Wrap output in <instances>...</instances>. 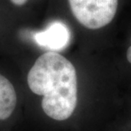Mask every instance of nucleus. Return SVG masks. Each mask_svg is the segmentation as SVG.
I'll use <instances>...</instances> for the list:
<instances>
[{"instance_id": "nucleus-6", "label": "nucleus", "mask_w": 131, "mask_h": 131, "mask_svg": "<svg viewBox=\"0 0 131 131\" xmlns=\"http://www.w3.org/2000/svg\"><path fill=\"white\" fill-rule=\"evenodd\" d=\"M127 59L129 61V63H131V46L128 49V51H127Z\"/></svg>"}, {"instance_id": "nucleus-3", "label": "nucleus", "mask_w": 131, "mask_h": 131, "mask_svg": "<svg viewBox=\"0 0 131 131\" xmlns=\"http://www.w3.org/2000/svg\"><path fill=\"white\" fill-rule=\"evenodd\" d=\"M70 38L69 29L61 21L51 23L46 30L36 32L34 35V39L38 45L54 52L65 49L69 43Z\"/></svg>"}, {"instance_id": "nucleus-2", "label": "nucleus", "mask_w": 131, "mask_h": 131, "mask_svg": "<svg viewBox=\"0 0 131 131\" xmlns=\"http://www.w3.org/2000/svg\"><path fill=\"white\" fill-rule=\"evenodd\" d=\"M76 20L89 29H100L111 23L118 0H68Z\"/></svg>"}, {"instance_id": "nucleus-5", "label": "nucleus", "mask_w": 131, "mask_h": 131, "mask_svg": "<svg viewBox=\"0 0 131 131\" xmlns=\"http://www.w3.org/2000/svg\"><path fill=\"white\" fill-rule=\"evenodd\" d=\"M27 0H11V2L15 5H23L27 3Z\"/></svg>"}, {"instance_id": "nucleus-4", "label": "nucleus", "mask_w": 131, "mask_h": 131, "mask_svg": "<svg viewBox=\"0 0 131 131\" xmlns=\"http://www.w3.org/2000/svg\"><path fill=\"white\" fill-rule=\"evenodd\" d=\"M16 94L12 83L0 74V120L9 118L16 106Z\"/></svg>"}, {"instance_id": "nucleus-1", "label": "nucleus", "mask_w": 131, "mask_h": 131, "mask_svg": "<svg viewBox=\"0 0 131 131\" xmlns=\"http://www.w3.org/2000/svg\"><path fill=\"white\" fill-rule=\"evenodd\" d=\"M27 83L34 94L43 95L42 108L48 117L64 121L72 116L78 102V79L74 66L56 52L37 59L29 71Z\"/></svg>"}]
</instances>
